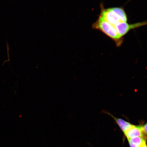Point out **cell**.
Masks as SVG:
<instances>
[{
    "label": "cell",
    "mask_w": 147,
    "mask_h": 147,
    "mask_svg": "<svg viewBox=\"0 0 147 147\" xmlns=\"http://www.w3.org/2000/svg\"><path fill=\"white\" fill-rule=\"evenodd\" d=\"M124 134L127 139L140 137L145 138L147 139L146 136L143 133L142 125H133L131 128Z\"/></svg>",
    "instance_id": "cell-1"
},
{
    "label": "cell",
    "mask_w": 147,
    "mask_h": 147,
    "mask_svg": "<svg viewBox=\"0 0 147 147\" xmlns=\"http://www.w3.org/2000/svg\"><path fill=\"white\" fill-rule=\"evenodd\" d=\"M110 116L113 117L115 119L116 122L124 134L126 131L131 128L134 125L130 123L129 122H127L122 119L117 118L112 115L111 114L108 113Z\"/></svg>",
    "instance_id": "cell-2"
},
{
    "label": "cell",
    "mask_w": 147,
    "mask_h": 147,
    "mask_svg": "<svg viewBox=\"0 0 147 147\" xmlns=\"http://www.w3.org/2000/svg\"><path fill=\"white\" fill-rule=\"evenodd\" d=\"M127 139L130 147H141L145 142H146L147 140L145 138L140 137Z\"/></svg>",
    "instance_id": "cell-3"
},
{
    "label": "cell",
    "mask_w": 147,
    "mask_h": 147,
    "mask_svg": "<svg viewBox=\"0 0 147 147\" xmlns=\"http://www.w3.org/2000/svg\"><path fill=\"white\" fill-rule=\"evenodd\" d=\"M142 127L143 133L146 136L147 140V122L143 125H142Z\"/></svg>",
    "instance_id": "cell-4"
},
{
    "label": "cell",
    "mask_w": 147,
    "mask_h": 147,
    "mask_svg": "<svg viewBox=\"0 0 147 147\" xmlns=\"http://www.w3.org/2000/svg\"><path fill=\"white\" fill-rule=\"evenodd\" d=\"M141 147H147V145L146 144V142H145L143 144Z\"/></svg>",
    "instance_id": "cell-5"
}]
</instances>
